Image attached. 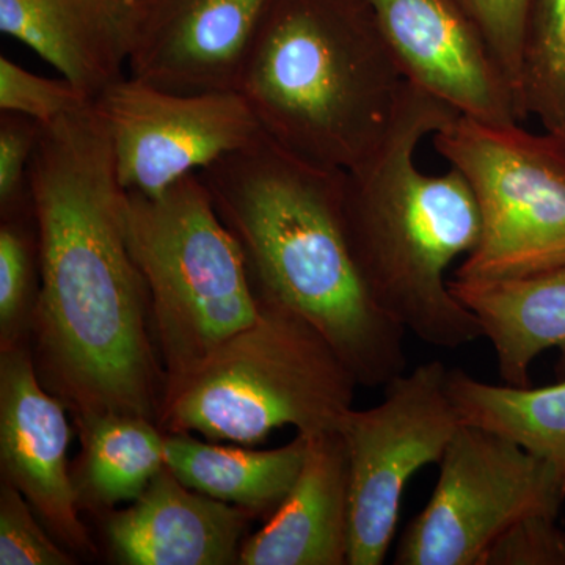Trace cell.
Returning a JSON list of instances; mask_svg holds the SVG:
<instances>
[{"label": "cell", "instance_id": "6da1fadb", "mask_svg": "<svg viewBox=\"0 0 565 565\" xmlns=\"http://www.w3.org/2000/svg\"><path fill=\"white\" fill-rule=\"evenodd\" d=\"M40 239L33 308L40 377L74 415L158 422L166 374L150 292L126 230V192L93 103L41 125L31 166Z\"/></svg>", "mask_w": 565, "mask_h": 565}, {"label": "cell", "instance_id": "7a4b0ae2", "mask_svg": "<svg viewBox=\"0 0 565 565\" xmlns=\"http://www.w3.org/2000/svg\"><path fill=\"white\" fill-rule=\"evenodd\" d=\"M200 178L259 297L315 326L360 386L405 373V330L371 297L345 233V170L307 161L264 132Z\"/></svg>", "mask_w": 565, "mask_h": 565}, {"label": "cell", "instance_id": "3957f363", "mask_svg": "<svg viewBox=\"0 0 565 565\" xmlns=\"http://www.w3.org/2000/svg\"><path fill=\"white\" fill-rule=\"evenodd\" d=\"M459 117L407 81L381 147L344 178L345 233L367 291L405 332L441 349L482 338L446 280L449 266L478 245L481 211L459 170L419 172L415 151Z\"/></svg>", "mask_w": 565, "mask_h": 565}, {"label": "cell", "instance_id": "277c9868", "mask_svg": "<svg viewBox=\"0 0 565 565\" xmlns=\"http://www.w3.org/2000/svg\"><path fill=\"white\" fill-rule=\"evenodd\" d=\"M405 84L370 0H274L237 92L282 148L349 172L381 147Z\"/></svg>", "mask_w": 565, "mask_h": 565}, {"label": "cell", "instance_id": "5b68a950", "mask_svg": "<svg viewBox=\"0 0 565 565\" xmlns=\"http://www.w3.org/2000/svg\"><path fill=\"white\" fill-rule=\"evenodd\" d=\"M259 299L256 321L166 393L163 433L256 445L281 426L338 430L359 386L351 370L307 319Z\"/></svg>", "mask_w": 565, "mask_h": 565}, {"label": "cell", "instance_id": "8992f818", "mask_svg": "<svg viewBox=\"0 0 565 565\" xmlns=\"http://www.w3.org/2000/svg\"><path fill=\"white\" fill-rule=\"evenodd\" d=\"M126 230L150 292L167 393L252 326L262 299L200 174L159 196L126 192Z\"/></svg>", "mask_w": 565, "mask_h": 565}, {"label": "cell", "instance_id": "52a82bcc", "mask_svg": "<svg viewBox=\"0 0 565 565\" xmlns=\"http://www.w3.org/2000/svg\"><path fill=\"white\" fill-rule=\"evenodd\" d=\"M434 148L467 178L481 211V237L455 280H509L565 264V143L557 134L459 117L434 134Z\"/></svg>", "mask_w": 565, "mask_h": 565}, {"label": "cell", "instance_id": "ba28073f", "mask_svg": "<svg viewBox=\"0 0 565 565\" xmlns=\"http://www.w3.org/2000/svg\"><path fill=\"white\" fill-rule=\"evenodd\" d=\"M565 486L553 465L504 435L462 424L440 460L426 508L405 527L394 564L484 565L525 516L559 515Z\"/></svg>", "mask_w": 565, "mask_h": 565}, {"label": "cell", "instance_id": "9c48e42d", "mask_svg": "<svg viewBox=\"0 0 565 565\" xmlns=\"http://www.w3.org/2000/svg\"><path fill=\"white\" fill-rule=\"evenodd\" d=\"M448 367L419 364L385 386V399L351 411L338 433L349 460V565L385 563L405 487L422 468L440 463L462 426L448 393Z\"/></svg>", "mask_w": 565, "mask_h": 565}, {"label": "cell", "instance_id": "30bf717a", "mask_svg": "<svg viewBox=\"0 0 565 565\" xmlns=\"http://www.w3.org/2000/svg\"><path fill=\"white\" fill-rule=\"evenodd\" d=\"M122 191L159 196L264 134L239 92L181 93L122 77L93 102Z\"/></svg>", "mask_w": 565, "mask_h": 565}, {"label": "cell", "instance_id": "8fae6325", "mask_svg": "<svg viewBox=\"0 0 565 565\" xmlns=\"http://www.w3.org/2000/svg\"><path fill=\"white\" fill-rule=\"evenodd\" d=\"M405 79L487 125L522 121L514 92L455 0H370Z\"/></svg>", "mask_w": 565, "mask_h": 565}, {"label": "cell", "instance_id": "7c38bea8", "mask_svg": "<svg viewBox=\"0 0 565 565\" xmlns=\"http://www.w3.org/2000/svg\"><path fill=\"white\" fill-rule=\"evenodd\" d=\"M274 0H143L131 76L170 92H237Z\"/></svg>", "mask_w": 565, "mask_h": 565}, {"label": "cell", "instance_id": "4fadbf2b", "mask_svg": "<svg viewBox=\"0 0 565 565\" xmlns=\"http://www.w3.org/2000/svg\"><path fill=\"white\" fill-rule=\"evenodd\" d=\"M20 344L0 355V463L3 481L17 487L52 534L74 552L93 553L77 514L68 468L71 429L65 404L44 390Z\"/></svg>", "mask_w": 565, "mask_h": 565}, {"label": "cell", "instance_id": "5bb4252c", "mask_svg": "<svg viewBox=\"0 0 565 565\" xmlns=\"http://www.w3.org/2000/svg\"><path fill=\"white\" fill-rule=\"evenodd\" d=\"M255 516L189 489L166 465L131 508L107 511L104 533L120 564H239L241 541Z\"/></svg>", "mask_w": 565, "mask_h": 565}, {"label": "cell", "instance_id": "9a60e30c", "mask_svg": "<svg viewBox=\"0 0 565 565\" xmlns=\"http://www.w3.org/2000/svg\"><path fill=\"white\" fill-rule=\"evenodd\" d=\"M143 0H0V32L95 102L122 79Z\"/></svg>", "mask_w": 565, "mask_h": 565}, {"label": "cell", "instance_id": "2e32d148", "mask_svg": "<svg viewBox=\"0 0 565 565\" xmlns=\"http://www.w3.org/2000/svg\"><path fill=\"white\" fill-rule=\"evenodd\" d=\"M349 460L338 430L308 437L291 492L241 548L244 565H344L349 557Z\"/></svg>", "mask_w": 565, "mask_h": 565}, {"label": "cell", "instance_id": "e0dca14e", "mask_svg": "<svg viewBox=\"0 0 565 565\" xmlns=\"http://www.w3.org/2000/svg\"><path fill=\"white\" fill-rule=\"evenodd\" d=\"M478 318L505 385L530 386V370L550 349H565V264L509 280H449Z\"/></svg>", "mask_w": 565, "mask_h": 565}, {"label": "cell", "instance_id": "ac0fdd59", "mask_svg": "<svg viewBox=\"0 0 565 565\" xmlns=\"http://www.w3.org/2000/svg\"><path fill=\"white\" fill-rule=\"evenodd\" d=\"M308 437L256 451L203 444L189 434L166 437V465L189 489L255 512L275 511L291 492L307 456Z\"/></svg>", "mask_w": 565, "mask_h": 565}, {"label": "cell", "instance_id": "d6986e66", "mask_svg": "<svg viewBox=\"0 0 565 565\" xmlns=\"http://www.w3.org/2000/svg\"><path fill=\"white\" fill-rule=\"evenodd\" d=\"M82 457L73 476L77 503L111 511L136 501L166 467V437L151 419L122 414L76 415Z\"/></svg>", "mask_w": 565, "mask_h": 565}, {"label": "cell", "instance_id": "ffe728a7", "mask_svg": "<svg viewBox=\"0 0 565 565\" xmlns=\"http://www.w3.org/2000/svg\"><path fill=\"white\" fill-rule=\"evenodd\" d=\"M448 393L462 424L523 446L553 465L565 486V381L539 388L493 385L449 370Z\"/></svg>", "mask_w": 565, "mask_h": 565}, {"label": "cell", "instance_id": "44dd1931", "mask_svg": "<svg viewBox=\"0 0 565 565\" xmlns=\"http://www.w3.org/2000/svg\"><path fill=\"white\" fill-rule=\"evenodd\" d=\"M522 109L545 131L565 114V0H531L523 50Z\"/></svg>", "mask_w": 565, "mask_h": 565}, {"label": "cell", "instance_id": "7402d4cb", "mask_svg": "<svg viewBox=\"0 0 565 565\" xmlns=\"http://www.w3.org/2000/svg\"><path fill=\"white\" fill-rule=\"evenodd\" d=\"M40 239L32 207L2 217L0 225V337L2 348L17 344L22 322L39 292Z\"/></svg>", "mask_w": 565, "mask_h": 565}, {"label": "cell", "instance_id": "603a6c76", "mask_svg": "<svg viewBox=\"0 0 565 565\" xmlns=\"http://www.w3.org/2000/svg\"><path fill=\"white\" fill-rule=\"evenodd\" d=\"M475 22L514 92L522 120L523 50L531 0H455Z\"/></svg>", "mask_w": 565, "mask_h": 565}, {"label": "cell", "instance_id": "cb8c5ba5", "mask_svg": "<svg viewBox=\"0 0 565 565\" xmlns=\"http://www.w3.org/2000/svg\"><path fill=\"white\" fill-rule=\"evenodd\" d=\"M92 99L77 90L70 81L47 79L22 68L2 55L0 57V110L24 115L50 125L90 106Z\"/></svg>", "mask_w": 565, "mask_h": 565}, {"label": "cell", "instance_id": "d4e9b609", "mask_svg": "<svg viewBox=\"0 0 565 565\" xmlns=\"http://www.w3.org/2000/svg\"><path fill=\"white\" fill-rule=\"evenodd\" d=\"M74 557L55 544L33 515L24 494L3 481L0 487V564L70 565Z\"/></svg>", "mask_w": 565, "mask_h": 565}, {"label": "cell", "instance_id": "484cf974", "mask_svg": "<svg viewBox=\"0 0 565 565\" xmlns=\"http://www.w3.org/2000/svg\"><path fill=\"white\" fill-rule=\"evenodd\" d=\"M41 125L11 111L0 115V214L32 207L31 166Z\"/></svg>", "mask_w": 565, "mask_h": 565}, {"label": "cell", "instance_id": "4316f807", "mask_svg": "<svg viewBox=\"0 0 565 565\" xmlns=\"http://www.w3.org/2000/svg\"><path fill=\"white\" fill-rule=\"evenodd\" d=\"M557 516L534 514L494 541L484 565H565V531Z\"/></svg>", "mask_w": 565, "mask_h": 565}, {"label": "cell", "instance_id": "83f0119b", "mask_svg": "<svg viewBox=\"0 0 565 565\" xmlns=\"http://www.w3.org/2000/svg\"><path fill=\"white\" fill-rule=\"evenodd\" d=\"M555 134H557V136H559L561 139H563V141L565 143V114H564V120H563V122H561L559 129H557V131Z\"/></svg>", "mask_w": 565, "mask_h": 565}]
</instances>
